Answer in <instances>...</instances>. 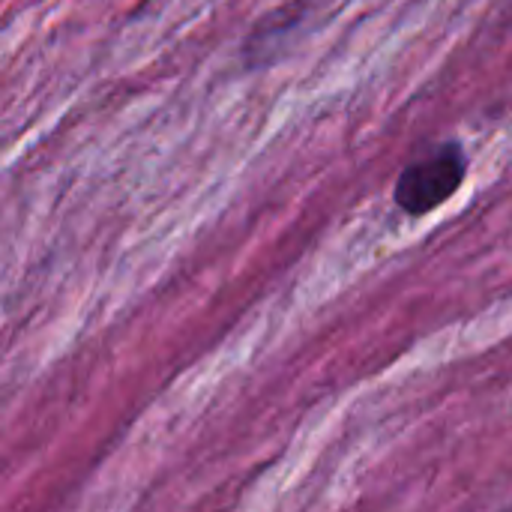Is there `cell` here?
Segmentation results:
<instances>
[{
  "instance_id": "6da1fadb",
  "label": "cell",
  "mask_w": 512,
  "mask_h": 512,
  "mask_svg": "<svg viewBox=\"0 0 512 512\" xmlns=\"http://www.w3.org/2000/svg\"><path fill=\"white\" fill-rule=\"evenodd\" d=\"M468 156L462 144H441L429 156L414 159L396 180L393 198L408 216H426L447 204L465 183Z\"/></svg>"
}]
</instances>
